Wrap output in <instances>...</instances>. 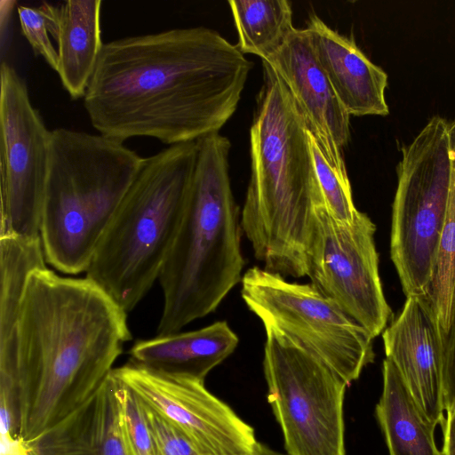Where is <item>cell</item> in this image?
I'll return each mask as SVG.
<instances>
[{"label":"cell","instance_id":"6da1fadb","mask_svg":"<svg viewBox=\"0 0 455 455\" xmlns=\"http://www.w3.org/2000/svg\"><path fill=\"white\" fill-rule=\"evenodd\" d=\"M252 67L206 27L127 36L104 44L84 106L100 134L123 143L196 141L231 118Z\"/></svg>","mask_w":455,"mask_h":455},{"label":"cell","instance_id":"7a4b0ae2","mask_svg":"<svg viewBox=\"0 0 455 455\" xmlns=\"http://www.w3.org/2000/svg\"><path fill=\"white\" fill-rule=\"evenodd\" d=\"M131 339L127 312L96 283L48 267L31 272L20 305L14 371L0 385L14 438L34 439L84 403Z\"/></svg>","mask_w":455,"mask_h":455},{"label":"cell","instance_id":"3957f363","mask_svg":"<svg viewBox=\"0 0 455 455\" xmlns=\"http://www.w3.org/2000/svg\"><path fill=\"white\" fill-rule=\"evenodd\" d=\"M262 67L240 224L263 268L300 278L307 276L315 212L325 203L305 117L277 72L266 61Z\"/></svg>","mask_w":455,"mask_h":455},{"label":"cell","instance_id":"277c9868","mask_svg":"<svg viewBox=\"0 0 455 455\" xmlns=\"http://www.w3.org/2000/svg\"><path fill=\"white\" fill-rule=\"evenodd\" d=\"M183 219L159 275L164 307L158 335L179 332L213 312L242 280L241 227L229 178V140H196Z\"/></svg>","mask_w":455,"mask_h":455},{"label":"cell","instance_id":"5b68a950","mask_svg":"<svg viewBox=\"0 0 455 455\" xmlns=\"http://www.w3.org/2000/svg\"><path fill=\"white\" fill-rule=\"evenodd\" d=\"M143 158L100 133L52 131L39 233L46 262L86 272Z\"/></svg>","mask_w":455,"mask_h":455},{"label":"cell","instance_id":"8992f818","mask_svg":"<svg viewBox=\"0 0 455 455\" xmlns=\"http://www.w3.org/2000/svg\"><path fill=\"white\" fill-rule=\"evenodd\" d=\"M196 154L191 141L144 157L96 247L85 277L127 313L159 277L184 216Z\"/></svg>","mask_w":455,"mask_h":455},{"label":"cell","instance_id":"52a82bcc","mask_svg":"<svg viewBox=\"0 0 455 455\" xmlns=\"http://www.w3.org/2000/svg\"><path fill=\"white\" fill-rule=\"evenodd\" d=\"M401 152L390 256L410 297L421 295L430 279L445 222L453 177L451 123L431 117Z\"/></svg>","mask_w":455,"mask_h":455},{"label":"cell","instance_id":"ba28073f","mask_svg":"<svg viewBox=\"0 0 455 455\" xmlns=\"http://www.w3.org/2000/svg\"><path fill=\"white\" fill-rule=\"evenodd\" d=\"M264 329L267 401L287 455H346L343 405L348 385L283 333Z\"/></svg>","mask_w":455,"mask_h":455},{"label":"cell","instance_id":"9c48e42d","mask_svg":"<svg viewBox=\"0 0 455 455\" xmlns=\"http://www.w3.org/2000/svg\"><path fill=\"white\" fill-rule=\"evenodd\" d=\"M241 283L244 303L264 327L317 356L347 385L373 362V338L311 283L290 282L253 267Z\"/></svg>","mask_w":455,"mask_h":455},{"label":"cell","instance_id":"30bf717a","mask_svg":"<svg viewBox=\"0 0 455 455\" xmlns=\"http://www.w3.org/2000/svg\"><path fill=\"white\" fill-rule=\"evenodd\" d=\"M376 226L359 211L351 224L337 220L325 204L315 209L307 254V276L325 297L374 339L393 313L382 288Z\"/></svg>","mask_w":455,"mask_h":455},{"label":"cell","instance_id":"8fae6325","mask_svg":"<svg viewBox=\"0 0 455 455\" xmlns=\"http://www.w3.org/2000/svg\"><path fill=\"white\" fill-rule=\"evenodd\" d=\"M0 235H40L52 131L9 63L0 68Z\"/></svg>","mask_w":455,"mask_h":455},{"label":"cell","instance_id":"7c38bea8","mask_svg":"<svg viewBox=\"0 0 455 455\" xmlns=\"http://www.w3.org/2000/svg\"><path fill=\"white\" fill-rule=\"evenodd\" d=\"M114 374L146 406L175 424L206 455H257L254 429L204 381L156 372L129 361Z\"/></svg>","mask_w":455,"mask_h":455},{"label":"cell","instance_id":"4fadbf2b","mask_svg":"<svg viewBox=\"0 0 455 455\" xmlns=\"http://www.w3.org/2000/svg\"><path fill=\"white\" fill-rule=\"evenodd\" d=\"M266 62L288 87L330 165L342 179L348 180L341 148L350 138V116L320 66L306 28H295Z\"/></svg>","mask_w":455,"mask_h":455},{"label":"cell","instance_id":"5bb4252c","mask_svg":"<svg viewBox=\"0 0 455 455\" xmlns=\"http://www.w3.org/2000/svg\"><path fill=\"white\" fill-rule=\"evenodd\" d=\"M386 358L399 371L424 417L442 425V337L436 317L419 295L406 297L401 312L382 332Z\"/></svg>","mask_w":455,"mask_h":455},{"label":"cell","instance_id":"9a60e30c","mask_svg":"<svg viewBox=\"0 0 455 455\" xmlns=\"http://www.w3.org/2000/svg\"><path fill=\"white\" fill-rule=\"evenodd\" d=\"M124 385L113 370L62 420L24 443L28 455H130L124 428Z\"/></svg>","mask_w":455,"mask_h":455},{"label":"cell","instance_id":"2e32d148","mask_svg":"<svg viewBox=\"0 0 455 455\" xmlns=\"http://www.w3.org/2000/svg\"><path fill=\"white\" fill-rule=\"evenodd\" d=\"M339 102L349 116H387V75L356 45L312 13L305 28Z\"/></svg>","mask_w":455,"mask_h":455},{"label":"cell","instance_id":"e0dca14e","mask_svg":"<svg viewBox=\"0 0 455 455\" xmlns=\"http://www.w3.org/2000/svg\"><path fill=\"white\" fill-rule=\"evenodd\" d=\"M100 0H69L59 5L43 3L50 35L58 44V73L74 100L84 98L104 46Z\"/></svg>","mask_w":455,"mask_h":455},{"label":"cell","instance_id":"ac0fdd59","mask_svg":"<svg viewBox=\"0 0 455 455\" xmlns=\"http://www.w3.org/2000/svg\"><path fill=\"white\" fill-rule=\"evenodd\" d=\"M237 335L226 321L204 328L139 339L130 349L132 362L168 375L204 381L207 374L236 348Z\"/></svg>","mask_w":455,"mask_h":455},{"label":"cell","instance_id":"d6986e66","mask_svg":"<svg viewBox=\"0 0 455 455\" xmlns=\"http://www.w3.org/2000/svg\"><path fill=\"white\" fill-rule=\"evenodd\" d=\"M383 388L375 414L389 455H442L435 426L426 419L399 371L383 361Z\"/></svg>","mask_w":455,"mask_h":455},{"label":"cell","instance_id":"ffe728a7","mask_svg":"<svg viewBox=\"0 0 455 455\" xmlns=\"http://www.w3.org/2000/svg\"><path fill=\"white\" fill-rule=\"evenodd\" d=\"M236 28L237 48L268 60L295 30L291 3L286 0H229Z\"/></svg>","mask_w":455,"mask_h":455},{"label":"cell","instance_id":"44dd1931","mask_svg":"<svg viewBox=\"0 0 455 455\" xmlns=\"http://www.w3.org/2000/svg\"><path fill=\"white\" fill-rule=\"evenodd\" d=\"M455 291V181L452 177L451 194L444 226L430 279L419 296L430 306L440 330L450 324Z\"/></svg>","mask_w":455,"mask_h":455},{"label":"cell","instance_id":"7402d4cb","mask_svg":"<svg viewBox=\"0 0 455 455\" xmlns=\"http://www.w3.org/2000/svg\"><path fill=\"white\" fill-rule=\"evenodd\" d=\"M309 138L315 167L325 206L337 220L351 224L359 211L354 204L349 180L342 179L330 165L310 132Z\"/></svg>","mask_w":455,"mask_h":455},{"label":"cell","instance_id":"603a6c76","mask_svg":"<svg viewBox=\"0 0 455 455\" xmlns=\"http://www.w3.org/2000/svg\"><path fill=\"white\" fill-rule=\"evenodd\" d=\"M141 404L158 455H206L179 427L142 403Z\"/></svg>","mask_w":455,"mask_h":455},{"label":"cell","instance_id":"cb8c5ba5","mask_svg":"<svg viewBox=\"0 0 455 455\" xmlns=\"http://www.w3.org/2000/svg\"><path fill=\"white\" fill-rule=\"evenodd\" d=\"M123 412L124 435L130 455H158L142 404L124 385Z\"/></svg>","mask_w":455,"mask_h":455},{"label":"cell","instance_id":"d4e9b609","mask_svg":"<svg viewBox=\"0 0 455 455\" xmlns=\"http://www.w3.org/2000/svg\"><path fill=\"white\" fill-rule=\"evenodd\" d=\"M21 31L33 48L53 69L58 68V52L50 40L46 18L41 10L28 6H18Z\"/></svg>","mask_w":455,"mask_h":455},{"label":"cell","instance_id":"484cf974","mask_svg":"<svg viewBox=\"0 0 455 455\" xmlns=\"http://www.w3.org/2000/svg\"><path fill=\"white\" fill-rule=\"evenodd\" d=\"M441 331L442 381L445 410L455 406V291L448 329Z\"/></svg>","mask_w":455,"mask_h":455},{"label":"cell","instance_id":"4316f807","mask_svg":"<svg viewBox=\"0 0 455 455\" xmlns=\"http://www.w3.org/2000/svg\"><path fill=\"white\" fill-rule=\"evenodd\" d=\"M443 428L442 455H455V406L445 410Z\"/></svg>","mask_w":455,"mask_h":455},{"label":"cell","instance_id":"83f0119b","mask_svg":"<svg viewBox=\"0 0 455 455\" xmlns=\"http://www.w3.org/2000/svg\"><path fill=\"white\" fill-rule=\"evenodd\" d=\"M257 455H287V454L280 453V452L269 448L268 446L259 443V446H258Z\"/></svg>","mask_w":455,"mask_h":455},{"label":"cell","instance_id":"f1b7e54d","mask_svg":"<svg viewBox=\"0 0 455 455\" xmlns=\"http://www.w3.org/2000/svg\"><path fill=\"white\" fill-rule=\"evenodd\" d=\"M452 129V138H453V154H454V162H453V177L455 181V121L451 123Z\"/></svg>","mask_w":455,"mask_h":455}]
</instances>
